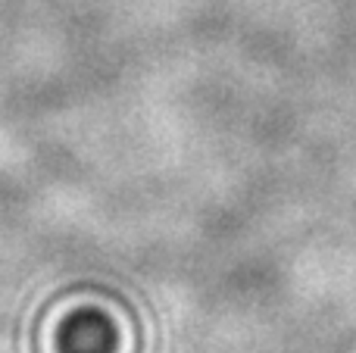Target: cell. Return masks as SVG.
Here are the masks:
<instances>
[{"label":"cell","mask_w":356,"mask_h":353,"mask_svg":"<svg viewBox=\"0 0 356 353\" xmlns=\"http://www.w3.org/2000/svg\"><path fill=\"white\" fill-rule=\"evenodd\" d=\"M56 344H60V353H113L116 331H113L106 316L85 310L75 313L72 319H66Z\"/></svg>","instance_id":"obj_1"}]
</instances>
